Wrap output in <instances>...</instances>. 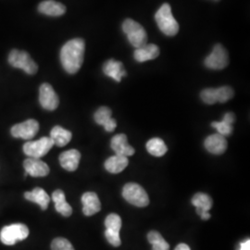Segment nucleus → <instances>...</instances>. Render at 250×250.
I'll return each instance as SVG.
<instances>
[{
  "label": "nucleus",
  "mask_w": 250,
  "mask_h": 250,
  "mask_svg": "<svg viewBox=\"0 0 250 250\" xmlns=\"http://www.w3.org/2000/svg\"><path fill=\"white\" fill-rule=\"evenodd\" d=\"M24 197L28 201L34 202L41 207L43 210H45L50 202V197L47 195L43 188H36L31 192H25Z\"/></svg>",
  "instance_id": "21"
},
{
  "label": "nucleus",
  "mask_w": 250,
  "mask_h": 250,
  "mask_svg": "<svg viewBox=\"0 0 250 250\" xmlns=\"http://www.w3.org/2000/svg\"><path fill=\"white\" fill-rule=\"evenodd\" d=\"M123 197L130 204L143 208L149 204V198L142 187L137 184L129 183L123 189Z\"/></svg>",
  "instance_id": "5"
},
{
  "label": "nucleus",
  "mask_w": 250,
  "mask_h": 250,
  "mask_svg": "<svg viewBox=\"0 0 250 250\" xmlns=\"http://www.w3.org/2000/svg\"><path fill=\"white\" fill-rule=\"evenodd\" d=\"M9 62L12 67L23 70L27 74L33 75L38 71L37 64L25 51H20L17 49L11 50L9 53Z\"/></svg>",
  "instance_id": "6"
},
{
  "label": "nucleus",
  "mask_w": 250,
  "mask_h": 250,
  "mask_svg": "<svg viewBox=\"0 0 250 250\" xmlns=\"http://www.w3.org/2000/svg\"><path fill=\"white\" fill-rule=\"evenodd\" d=\"M128 158L124 157V156H120V155H114L110 158H108L106 162H105V169L110 172V173H120L125 168L128 166Z\"/></svg>",
  "instance_id": "23"
},
{
  "label": "nucleus",
  "mask_w": 250,
  "mask_h": 250,
  "mask_svg": "<svg viewBox=\"0 0 250 250\" xmlns=\"http://www.w3.org/2000/svg\"><path fill=\"white\" fill-rule=\"evenodd\" d=\"M201 99L208 105H213L217 103L216 95H215V88H207L204 89L200 94Z\"/></svg>",
  "instance_id": "31"
},
{
  "label": "nucleus",
  "mask_w": 250,
  "mask_h": 250,
  "mask_svg": "<svg viewBox=\"0 0 250 250\" xmlns=\"http://www.w3.org/2000/svg\"><path fill=\"white\" fill-rule=\"evenodd\" d=\"M206 149L214 155H222L226 151L228 144L225 136L220 134H211L205 140Z\"/></svg>",
  "instance_id": "13"
},
{
  "label": "nucleus",
  "mask_w": 250,
  "mask_h": 250,
  "mask_svg": "<svg viewBox=\"0 0 250 250\" xmlns=\"http://www.w3.org/2000/svg\"><path fill=\"white\" fill-rule=\"evenodd\" d=\"M81 153L76 149H70L60 155V163L64 170L74 171L80 163Z\"/></svg>",
  "instance_id": "17"
},
{
  "label": "nucleus",
  "mask_w": 250,
  "mask_h": 250,
  "mask_svg": "<svg viewBox=\"0 0 250 250\" xmlns=\"http://www.w3.org/2000/svg\"><path fill=\"white\" fill-rule=\"evenodd\" d=\"M24 170L32 177H45L49 173V167L40 159L28 158L23 162Z\"/></svg>",
  "instance_id": "11"
},
{
  "label": "nucleus",
  "mask_w": 250,
  "mask_h": 250,
  "mask_svg": "<svg viewBox=\"0 0 250 250\" xmlns=\"http://www.w3.org/2000/svg\"><path fill=\"white\" fill-rule=\"evenodd\" d=\"M85 44L82 38H75L63 45L61 51V62L63 68L70 74L80 70L84 56Z\"/></svg>",
  "instance_id": "1"
},
{
  "label": "nucleus",
  "mask_w": 250,
  "mask_h": 250,
  "mask_svg": "<svg viewBox=\"0 0 250 250\" xmlns=\"http://www.w3.org/2000/svg\"><path fill=\"white\" fill-rule=\"evenodd\" d=\"M111 148L115 152V155L124 157H130L134 154V148L128 144L127 136L125 134H116L111 139Z\"/></svg>",
  "instance_id": "14"
},
{
  "label": "nucleus",
  "mask_w": 250,
  "mask_h": 250,
  "mask_svg": "<svg viewBox=\"0 0 250 250\" xmlns=\"http://www.w3.org/2000/svg\"><path fill=\"white\" fill-rule=\"evenodd\" d=\"M53 146V141L50 137H42L36 141H29L24 144L23 152L29 158L40 159L45 156Z\"/></svg>",
  "instance_id": "7"
},
{
  "label": "nucleus",
  "mask_w": 250,
  "mask_h": 250,
  "mask_svg": "<svg viewBox=\"0 0 250 250\" xmlns=\"http://www.w3.org/2000/svg\"><path fill=\"white\" fill-rule=\"evenodd\" d=\"M106 230L112 232H120L122 228V219L121 217L115 213L108 215L105 220Z\"/></svg>",
  "instance_id": "27"
},
{
  "label": "nucleus",
  "mask_w": 250,
  "mask_h": 250,
  "mask_svg": "<svg viewBox=\"0 0 250 250\" xmlns=\"http://www.w3.org/2000/svg\"><path fill=\"white\" fill-rule=\"evenodd\" d=\"M147 239L153 246L152 250H170V245L164 240L159 232L151 231L148 232Z\"/></svg>",
  "instance_id": "26"
},
{
  "label": "nucleus",
  "mask_w": 250,
  "mask_h": 250,
  "mask_svg": "<svg viewBox=\"0 0 250 250\" xmlns=\"http://www.w3.org/2000/svg\"><path fill=\"white\" fill-rule=\"evenodd\" d=\"M52 250H74L71 242L63 237L55 238L51 243Z\"/></svg>",
  "instance_id": "29"
},
{
  "label": "nucleus",
  "mask_w": 250,
  "mask_h": 250,
  "mask_svg": "<svg viewBox=\"0 0 250 250\" xmlns=\"http://www.w3.org/2000/svg\"><path fill=\"white\" fill-rule=\"evenodd\" d=\"M39 101L43 108L46 110H55L59 107L60 99L53 87L49 83H43L39 89Z\"/></svg>",
  "instance_id": "10"
},
{
  "label": "nucleus",
  "mask_w": 250,
  "mask_h": 250,
  "mask_svg": "<svg viewBox=\"0 0 250 250\" xmlns=\"http://www.w3.org/2000/svg\"><path fill=\"white\" fill-rule=\"evenodd\" d=\"M112 111L109 107H101L96 111L94 119L95 122L99 125H103L104 129L107 132H113L116 129L117 123L114 119L111 118Z\"/></svg>",
  "instance_id": "15"
},
{
  "label": "nucleus",
  "mask_w": 250,
  "mask_h": 250,
  "mask_svg": "<svg viewBox=\"0 0 250 250\" xmlns=\"http://www.w3.org/2000/svg\"><path fill=\"white\" fill-rule=\"evenodd\" d=\"M83 212L85 216H92L100 211L101 203L99 197L94 192H86L82 197Z\"/></svg>",
  "instance_id": "16"
},
{
  "label": "nucleus",
  "mask_w": 250,
  "mask_h": 250,
  "mask_svg": "<svg viewBox=\"0 0 250 250\" xmlns=\"http://www.w3.org/2000/svg\"><path fill=\"white\" fill-rule=\"evenodd\" d=\"M160 56V47L155 44H146L142 47L136 48L134 57L136 62H145L147 61L155 60Z\"/></svg>",
  "instance_id": "18"
},
{
  "label": "nucleus",
  "mask_w": 250,
  "mask_h": 250,
  "mask_svg": "<svg viewBox=\"0 0 250 250\" xmlns=\"http://www.w3.org/2000/svg\"><path fill=\"white\" fill-rule=\"evenodd\" d=\"M103 72L104 73L112 78L113 80L120 83L124 76H126V71L124 68V64L120 62H117L115 60L111 59L108 60L107 62L103 66Z\"/></svg>",
  "instance_id": "19"
},
{
  "label": "nucleus",
  "mask_w": 250,
  "mask_h": 250,
  "mask_svg": "<svg viewBox=\"0 0 250 250\" xmlns=\"http://www.w3.org/2000/svg\"><path fill=\"white\" fill-rule=\"evenodd\" d=\"M239 250H250V240H246L240 245Z\"/></svg>",
  "instance_id": "34"
},
{
  "label": "nucleus",
  "mask_w": 250,
  "mask_h": 250,
  "mask_svg": "<svg viewBox=\"0 0 250 250\" xmlns=\"http://www.w3.org/2000/svg\"><path fill=\"white\" fill-rule=\"evenodd\" d=\"M105 236L107 242L112 245L113 247H119L122 244V240L120 238V232H112L109 230L105 231Z\"/></svg>",
  "instance_id": "32"
},
{
  "label": "nucleus",
  "mask_w": 250,
  "mask_h": 250,
  "mask_svg": "<svg viewBox=\"0 0 250 250\" xmlns=\"http://www.w3.org/2000/svg\"><path fill=\"white\" fill-rule=\"evenodd\" d=\"M146 150L154 157H162L168 151V147L162 139L155 137L146 143Z\"/></svg>",
  "instance_id": "25"
},
{
  "label": "nucleus",
  "mask_w": 250,
  "mask_h": 250,
  "mask_svg": "<svg viewBox=\"0 0 250 250\" xmlns=\"http://www.w3.org/2000/svg\"><path fill=\"white\" fill-rule=\"evenodd\" d=\"M192 204L197 208V213L202 220L210 219L208 210L212 208V199L204 193H197L192 198Z\"/></svg>",
  "instance_id": "12"
},
{
  "label": "nucleus",
  "mask_w": 250,
  "mask_h": 250,
  "mask_svg": "<svg viewBox=\"0 0 250 250\" xmlns=\"http://www.w3.org/2000/svg\"><path fill=\"white\" fill-rule=\"evenodd\" d=\"M155 19L158 26L164 35L168 36L177 35L179 31L178 22L173 17L170 6L168 3H165L161 6L160 9L157 11Z\"/></svg>",
  "instance_id": "2"
},
{
  "label": "nucleus",
  "mask_w": 250,
  "mask_h": 250,
  "mask_svg": "<svg viewBox=\"0 0 250 250\" xmlns=\"http://www.w3.org/2000/svg\"><path fill=\"white\" fill-rule=\"evenodd\" d=\"M205 66L211 70H223L229 64V55L224 45L216 44L212 52L205 59Z\"/></svg>",
  "instance_id": "8"
},
{
  "label": "nucleus",
  "mask_w": 250,
  "mask_h": 250,
  "mask_svg": "<svg viewBox=\"0 0 250 250\" xmlns=\"http://www.w3.org/2000/svg\"><path fill=\"white\" fill-rule=\"evenodd\" d=\"M29 235V229L25 224H13L3 227L0 231V240L6 246H13L25 240Z\"/></svg>",
  "instance_id": "4"
},
{
  "label": "nucleus",
  "mask_w": 250,
  "mask_h": 250,
  "mask_svg": "<svg viewBox=\"0 0 250 250\" xmlns=\"http://www.w3.org/2000/svg\"><path fill=\"white\" fill-rule=\"evenodd\" d=\"M38 131H39L38 122L34 119H30L21 124L12 126L10 133L11 135L15 138L31 140L36 136Z\"/></svg>",
  "instance_id": "9"
},
{
  "label": "nucleus",
  "mask_w": 250,
  "mask_h": 250,
  "mask_svg": "<svg viewBox=\"0 0 250 250\" xmlns=\"http://www.w3.org/2000/svg\"><path fill=\"white\" fill-rule=\"evenodd\" d=\"M214 1H219V0H214Z\"/></svg>",
  "instance_id": "36"
},
{
  "label": "nucleus",
  "mask_w": 250,
  "mask_h": 250,
  "mask_svg": "<svg viewBox=\"0 0 250 250\" xmlns=\"http://www.w3.org/2000/svg\"><path fill=\"white\" fill-rule=\"evenodd\" d=\"M123 30L129 42L135 48L142 47L147 44V35L143 26L132 19H126L123 23Z\"/></svg>",
  "instance_id": "3"
},
{
  "label": "nucleus",
  "mask_w": 250,
  "mask_h": 250,
  "mask_svg": "<svg viewBox=\"0 0 250 250\" xmlns=\"http://www.w3.org/2000/svg\"><path fill=\"white\" fill-rule=\"evenodd\" d=\"M211 126L217 129L218 134H222L224 136H228L232 133V125H230L224 121L222 122H213Z\"/></svg>",
  "instance_id": "30"
},
{
  "label": "nucleus",
  "mask_w": 250,
  "mask_h": 250,
  "mask_svg": "<svg viewBox=\"0 0 250 250\" xmlns=\"http://www.w3.org/2000/svg\"><path fill=\"white\" fill-rule=\"evenodd\" d=\"M215 95L217 102L224 103L233 98V90L230 86H222L219 88H215Z\"/></svg>",
  "instance_id": "28"
},
{
  "label": "nucleus",
  "mask_w": 250,
  "mask_h": 250,
  "mask_svg": "<svg viewBox=\"0 0 250 250\" xmlns=\"http://www.w3.org/2000/svg\"><path fill=\"white\" fill-rule=\"evenodd\" d=\"M38 10L39 12L47 16L59 17L66 12V7L60 2L54 0H45L39 4Z\"/></svg>",
  "instance_id": "20"
},
{
  "label": "nucleus",
  "mask_w": 250,
  "mask_h": 250,
  "mask_svg": "<svg viewBox=\"0 0 250 250\" xmlns=\"http://www.w3.org/2000/svg\"><path fill=\"white\" fill-rule=\"evenodd\" d=\"M174 250H191L187 244H179Z\"/></svg>",
  "instance_id": "35"
},
{
  "label": "nucleus",
  "mask_w": 250,
  "mask_h": 250,
  "mask_svg": "<svg viewBox=\"0 0 250 250\" xmlns=\"http://www.w3.org/2000/svg\"><path fill=\"white\" fill-rule=\"evenodd\" d=\"M72 134L70 131L65 130L62 126H55L50 132V138L54 145L62 147L72 140Z\"/></svg>",
  "instance_id": "24"
},
{
  "label": "nucleus",
  "mask_w": 250,
  "mask_h": 250,
  "mask_svg": "<svg viewBox=\"0 0 250 250\" xmlns=\"http://www.w3.org/2000/svg\"><path fill=\"white\" fill-rule=\"evenodd\" d=\"M224 122H226V123H228V124H230V125H232L233 123H234V121H235V115L232 113V112H227L224 117Z\"/></svg>",
  "instance_id": "33"
},
{
  "label": "nucleus",
  "mask_w": 250,
  "mask_h": 250,
  "mask_svg": "<svg viewBox=\"0 0 250 250\" xmlns=\"http://www.w3.org/2000/svg\"><path fill=\"white\" fill-rule=\"evenodd\" d=\"M52 200L55 203V208L59 213H61L64 217H69L72 215V207L66 201V197L62 190L58 189L54 191Z\"/></svg>",
  "instance_id": "22"
}]
</instances>
